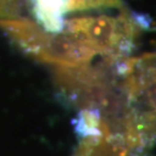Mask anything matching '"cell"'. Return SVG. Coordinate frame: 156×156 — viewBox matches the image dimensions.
<instances>
[{"label": "cell", "mask_w": 156, "mask_h": 156, "mask_svg": "<svg viewBox=\"0 0 156 156\" xmlns=\"http://www.w3.org/2000/svg\"><path fill=\"white\" fill-rule=\"evenodd\" d=\"M66 11L67 0H35L36 17L49 32L59 33L63 30V14Z\"/></svg>", "instance_id": "obj_2"}, {"label": "cell", "mask_w": 156, "mask_h": 156, "mask_svg": "<svg viewBox=\"0 0 156 156\" xmlns=\"http://www.w3.org/2000/svg\"><path fill=\"white\" fill-rule=\"evenodd\" d=\"M121 5V0H67V11L85 10L90 8L112 7Z\"/></svg>", "instance_id": "obj_3"}, {"label": "cell", "mask_w": 156, "mask_h": 156, "mask_svg": "<svg viewBox=\"0 0 156 156\" xmlns=\"http://www.w3.org/2000/svg\"><path fill=\"white\" fill-rule=\"evenodd\" d=\"M69 32L83 37L80 39L93 52L112 53L131 36L130 23L123 18L101 16L80 18L68 23Z\"/></svg>", "instance_id": "obj_1"}]
</instances>
